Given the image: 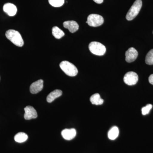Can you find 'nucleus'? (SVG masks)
I'll return each mask as SVG.
<instances>
[{"label":"nucleus","instance_id":"obj_1","mask_svg":"<svg viewBox=\"0 0 153 153\" xmlns=\"http://www.w3.org/2000/svg\"><path fill=\"white\" fill-rule=\"evenodd\" d=\"M6 37L16 46L22 47L24 42L22 36L18 31L13 30H10L6 32Z\"/></svg>","mask_w":153,"mask_h":153},{"label":"nucleus","instance_id":"obj_2","mask_svg":"<svg viewBox=\"0 0 153 153\" xmlns=\"http://www.w3.org/2000/svg\"><path fill=\"white\" fill-rule=\"evenodd\" d=\"M60 68L63 72L69 76H76L78 73V70L76 66L68 61H63L60 64Z\"/></svg>","mask_w":153,"mask_h":153},{"label":"nucleus","instance_id":"obj_3","mask_svg":"<svg viewBox=\"0 0 153 153\" xmlns=\"http://www.w3.org/2000/svg\"><path fill=\"white\" fill-rule=\"evenodd\" d=\"M142 6L141 0H136L129 10L126 16V19L128 21L133 20L139 14Z\"/></svg>","mask_w":153,"mask_h":153},{"label":"nucleus","instance_id":"obj_4","mask_svg":"<svg viewBox=\"0 0 153 153\" xmlns=\"http://www.w3.org/2000/svg\"><path fill=\"white\" fill-rule=\"evenodd\" d=\"M88 48L91 53L98 56H102L106 52L105 46L98 42H91L89 44Z\"/></svg>","mask_w":153,"mask_h":153},{"label":"nucleus","instance_id":"obj_5","mask_svg":"<svg viewBox=\"0 0 153 153\" xmlns=\"http://www.w3.org/2000/svg\"><path fill=\"white\" fill-rule=\"evenodd\" d=\"M86 23L89 26L92 27H97L101 26L104 23L103 17L97 14H91L87 18Z\"/></svg>","mask_w":153,"mask_h":153},{"label":"nucleus","instance_id":"obj_6","mask_svg":"<svg viewBox=\"0 0 153 153\" xmlns=\"http://www.w3.org/2000/svg\"><path fill=\"white\" fill-rule=\"evenodd\" d=\"M124 82L127 85H135L138 80L137 74L134 71H129L126 73L123 78Z\"/></svg>","mask_w":153,"mask_h":153},{"label":"nucleus","instance_id":"obj_7","mask_svg":"<svg viewBox=\"0 0 153 153\" xmlns=\"http://www.w3.org/2000/svg\"><path fill=\"white\" fill-rule=\"evenodd\" d=\"M126 60L128 63L134 62L137 57L138 53L136 49L131 47L126 52Z\"/></svg>","mask_w":153,"mask_h":153},{"label":"nucleus","instance_id":"obj_8","mask_svg":"<svg viewBox=\"0 0 153 153\" xmlns=\"http://www.w3.org/2000/svg\"><path fill=\"white\" fill-rule=\"evenodd\" d=\"M25 111L24 117L26 120H30L38 117L37 111L33 106L30 105L26 106L25 108Z\"/></svg>","mask_w":153,"mask_h":153},{"label":"nucleus","instance_id":"obj_9","mask_svg":"<svg viewBox=\"0 0 153 153\" xmlns=\"http://www.w3.org/2000/svg\"><path fill=\"white\" fill-rule=\"evenodd\" d=\"M44 87V81L39 79L33 82L30 86V91L31 93L35 94L41 91Z\"/></svg>","mask_w":153,"mask_h":153},{"label":"nucleus","instance_id":"obj_10","mask_svg":"<svg viewBox=\"0 0 153 153\" xmlns=\"http://www.w3.org/2000/svg\"><path fill=\"white\" fill-rule=\"evenodd\" d=\"M3 10L10 16H14L16 14L17 8L16 7L11 3H7L4 5Z\"/></svg>","mask_w":153,"mask_h":153},{"label":"nucleus","instance_id":"obj_11","mask_svg":"<svg viewBox=\"0 0 153 153\" xmlns=\"http://www.w3.org/2000/svg\"><path fill=\"white\" fill-rule=\"evenodd\" d=\"M61 135L64 139L70 140L76 136V131L75 129H65L61 131Z\"/></svg>","mask_w":153,"mask_h":153},{"label":"nucleus","instance_id":"obj_12","mask_svg":"<svg viewBox=\"0 0 153 153\" xmlns=\"http://www.w3.org/2000/svg\"><path fill=\"white\" fill-rule=\"evenodd\" d=\"M63 27L68 29L71 33H74L79 29V25L76 22L74 21H66L63 22Z\"/></svg>","mask_w":153,"mask_h":153},{"label":"nucleus","instance_id":"obj_13","mask_svg":"<svg viewBox=\"0 0 153 153\" xmlns=\"http://www.w3.org/2000/svg\"><path fill=\"white\" fill-rule=\"evenodd\" d=\"M62 94V91L61 90H59V89H56V90L53 91L47 96V101L49 103L52 102L55 100V99L61 96Z\"/></svg>","mask_w":153,"mask_h":153},{"label":"nucleus","instance_id":"obj_14","mask_svg":"<svg viewBox=\"0 0 153 153\" xmlns=\"http://www.w3.org/2000/svg\"><path fill=\"white\" fill-rule=\"evenodd\" d=\"M90 100L92 104L95 105H100L103 104L104 100L100 97V95L98 93H96L93 94L90 97Z\"/></svg>","mask_w":153,"mask_h":153},{"label":"nucleus","instance_id":"obj_15","mask_svg":"<svg viewBox=\"0 0 153 153\" xmlns=\"http://www.w3.org/2000/svg\"><path fill=\"white\" fill-rule=\"evenodd\" d=\"M119 130L117 126H114L110 129L108 134V138L111 140H115L118 136Z\"/></svg>","mask_w":153,"mask_h":153},{"label":"nucleus","instance_id":"obj_16","mask_svg":"<svg viewBox=\"0 0 153 153\" xmlns=\"http://www.w3.org/2000/svg\"><path fill=\"white\" fill-rule=\"evenodd\" d=\"M28 139L27 134L24 132H19L14 137L15 140L17 143H22L25 142Z\"/></svg>","mask_w":153,"mask_h":153},{"label":"nucleus","instance_id":"obj_17","mask_svg":"<svg viewBox=\"0 0 153 153\" xmlns=\"http://www.w3.org/2000/svg\"><path fill=\"white\" fill-rule=\"evenodd\" d=\"M52 33L54 37L57 39H60L65 35L64 32L57 27H54L52 28Z\"/></svg>","mask_w":153,"mask_h":153},{"label":"nucleus","instance_id":"obj_18","mask_svg":"<svg viewBox=\"0 0 153 153\" xmlns=\"http://www.w3.org/2000/svg\"><path fill=\"white\" fill-rule=\"evenodd\" d=\"M145 61L148 65H153V49L150 50L147 54Z\"/></svg>","mask_w":153,"mask_h":153},{"label":"nucleus","instance_id":"obj_19","mask_svg":"<svg viewBox=\"0 0 153 153\" xmlns=\"http://www.w3.org/2000/svg\"><path fill=\"white\" fill-rule=\"evenodd\" d=\"M65 0H49V4L52 7H59L63 5Z\"/></svg>","mask_w":153,"mask_h":153},{"label":"nucleus","instance_id":"obj_20","mask_svg":"<svg viewBox=\"0 0 153 153\" xmlns=\"http://www.w3.org/2000/svg\"><path fill=\"white\" fill-rule=\"evenodd\" d=\"M153 106L152 104H149L147 105L146 106L142 108V114L143 115L149 114Z\"/></svg>","mask_w":153,"mask_h":153},{"label":"nucleus","instance_id":"obj_21","mask_svg":"<svg viewBox=\"0 0 153 153\" xmlns=\"http://www.w3.org/2000/svg\"><path fill=\"white\" fill-rule=\"evenodd\" d=\"M149 82L153 85V74H151L150 76H149Z\"/></svg>","mask_w":153,"mask_h":153},{"label":"nucleus","instance_id":"obj_22","mask_svg":"<svg viewBox=\"0 0 153 153\" xmlns=\"http://www.w3.org/2000/svg\"><path fill=\"white\" fill-rule=\"evenodd\" d=\"M95 3L97 4H102L103 2V0H93Z\"/></svg>","mask_w":153,"mask_h":153}]
</instances>
